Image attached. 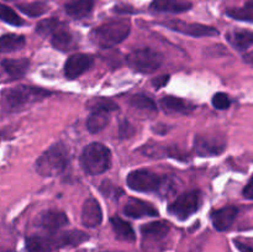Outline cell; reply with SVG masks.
Listing matches in <instances>:
<instances>
[{"label":"cell","instance_id":"obj_26","mask_svg":"<svg viewBox=\"0 0 253 252\" xmlns=\"http://www.w3.org/2000/svg\"><path fill=\"white\" fill-rule=\"evenodd\" d=\"M54 249L52 239L42 236H30L26 239L27 252H51Z\"/></svg>","mask_w":253,"mask_h":252},{"label":"cell","instance_id":"obj_24","mask_svg":"<svg viewBox=\"0 0 253 252\" xmlns=\"http://www.w3.org/2000/svg\"><path fill=\"white\" fill-rule=\"evenodd\" d=\"M26 43V40L21 35L7 34L0 39V51L1 53H10L21 49Z\"/></svg>","mask_w":253,"mask_h":252},{"label":"cell","instance_id":"obj_22","mask_svg":"<svg viewBox=\"0 0 253 252\" xmlns=\"http://www.w3.org/2000/svg\"><path fill=\"white\" fill-rule=\"evenodd\" d=\"M161 108L166 111V113L170 114H187L192 113L194 106L189 105L188 103H185L183 99L175 98V96H165V98L161 99L160 101Z\"/></svg>","mask_w":253,"mask_h":252},{"label":"cell","instance_id":"obj_21","mask_svg":"<svg viewBox=\"0 0 253 252\" xmlns=\"http://www.w3.org/2000/svg\"><path fill=\"white\" fill-rule=\"evenodd\" d=\"M1 67L7 76L11 77L12 79H19L26 74L30 67V61L27 58L2 59Z\"/></svg>","mask_w":253,"mask_h":252},{"label":"cell","instance_id":"obj_4","mask_svg":"<svg viewBox=\"0 0 253 252\" xmlns=\"http://www.w3.org/2000/svg\"><path fill=\"white\" fill-rule=\"evenodd\" d=\"M49 91L35 86L20 85L2 94V103L7 111H19L49 95Z\"/></svg>","mask_w":253,"mask_h":252},{"label":"cell","instance_id":"obj_2","mask_svg":"<svg viewBox=\"0 0 253 252\" xmlns=\"http://www.w3.org/2000/svg\"><path fill=\"white\" fill-rule=\"evenodd\" d=\"M68 165V151L62 142L52 145L44 151L36 161V172L41 177H56L59 175Z\"/></svg>","mask_w":253,"mask_h":252},{"label":"cell","instance_id":"obj_39","mask_svg":"<svg viewBox=\"0 0 253 252\" xmlns=\"http://www.w3.org/2000/svg\"><path fill=\"white\" fill-rule=\"evenodd\" d=\"M246 5H249V6H252L253 7V0H249V1L246 2Z\"/></svg>","mask_w":253,"mask_h":252},{"label":"cell","instance_id":"obj_37","mask_svg":"<svg viewBox=\"0 0 253 252\" xmlns=\"http://www.w3.org/2000/svg\"><path fill=\"white\" fill-rule=\"evenodd\" d=\"M169 81V76H162V77H158L156 78L155 81L152 82V84L155 85V88H162V86L166 85V83Z\"/></svg>","mask_w":253,"mask_h":252},{"label":"cell","instance_id":"obj_1","mask_svg":"<svg viewBox=\"0 0 253 252\" xmlns=\"http://www.w3.org/2000/svg\"><path fill=\"white\" fill-rule=\"evenodd\" d=\"M131 24L126 19H114L96 26L90 32V39L96 46L109 48L123 42L130 35Z\"/></svg>","mask_w":253,"mask_h":252},{"label":"cell","instance_id":"obj_17","mask_svg":"<svg viewBox=\"0 0 253 252\" xmlns=\"http://www.w3.org/2000/svg\"><path fill=\"white\" fill-rule=\"evenodd\" d=\"M96 0H71L64 5L67 15L73 19H83L88 16L95 5Z\"/></svg>","mask_w":253,"mask_h":252},{"label":"cell","instance_id":"obj_30","mask_svg":"<svg viewBox=\"0 0 253 252\" xmlns=\"http://www.w3.org/2000/svg\"><path fill=\"white\" fill-rule=\"evenodd\" d=\"M62 25L63 24H62L59 20L54 19V17H52V19L42 20V21H40L39 24H37L36 32L41 35V36H49V35L52 36V35H53L54 32L62 26Z\"/></svg>","mask_w":253,"mask_h":252},{"label":"cell","instance_id":"obj_27","mask_svg":"<svg viewBox=\"0 0 253 252\" xmlns=\"http://www.w3.org/2000/svg\"><path fill=\"white\" fill-rule=\"evenodd\" d=\"M17 9L30 17H39L41 15L46 14L47 10H48V5L43 1H34L26 2V4H19Z\"/></svg>","mask_w":253,"mask_h":252},{"label":"cell","instance_id":"obj_41","mask_svg":"<svg viewBox=\"0 0 253 252\" xmlns=\"http://www.w3.org/2000/svg\"><path fill=\"white\" fill-rule=\"evenodd\" d=\"M6 252H14V251H6Z\"/></svg>","mask_w":253,"mask_h":252},{"label":"cell","instance_id":"obj_9","mask_svg":"<svg viewBox=\"0 0 253 252\" xmlns=\"http://www.w3.org/2000/svg\"><path fill=\"white\" fill-rule=\"evenodd\" d=\"M226 148V141L220 136L199 135L194 140V150L202 157L219 156Z\"/></svg>","mask_w":253,"mask_h":252},{"label":"cell","instance_id":"obj_31","mask_svg":"<svg viewBox=\"0 0 253 252\" xmlns=\"http://www.w3.org/2000/svg\"><path fill=\"white\" fill-rule=\"evenodd\" d=\"M227 16L231 19L240 20V21H247L253 22V7L246 5L245 7H234V9H229L226 11Z\"/></svg>","mask_w":253,"mask_h":252},{"label":"cell","instance_id":"obj_16","mask_svg":"<svg viewBox=\"0 0 253 252\" xmlns=\"http://www.w3.org/2000/svg\"><path fill=\"white\" fill-rule=\"evenodd\" d=\"M141 232L145 242L162 241L169 232V225L166 221H152L142 225Z\"/></svg>","mask_w":253,"mask_h":252},{"label":"cell","instance_id":"obj_28","mask_svg":"<svg viewBox=\"0 0 253 252\" xmlns=\"http://www.w3.org/2000/svg\"><path fill=\"white\" fill-rule=\"evenodd\" d=\"M88 109L91 111H106V113H111V111L118 110L119 106L111 99L100 96V98H94L90 101H88Z\"/></svg>","mask_w":253,"mask_h":252},{"label":"cell","instance_id":"obj_32","mask_svg":"<svg viewBox=\"0 0 253 252\" xmlns=\"http://www.w3.org/2000/svg\"><path fill=\"white\" fill-rule=\"evenodd\" d=\"M0 16H1L2 21L9 25H12V26H22L24 25V20L11 7L6 6L5 4L0 6Z\"/></svg>","mask_w":253,"mask_h":252},{"label":"cell","instance_id":"obj_11","mask_svg":"<svg viewBox=\"0 0 253 252\" xmlns=\"http://www.w3.org/2000/svg\"><path fill=\"white\" fill-rule=\"evenodd\" d=\"M82 224L85 227H94L99 226L103 221V210H101L100 204L98 200L94 198H88L84 202L83 208H82Z\"/></svg>","mask_w":253,"mask_h":252},{"label":"cell","instance_id":"obj_34","mask_svg":"<svg viewBox=\"0 0 253 252\" xmlns=\"http://www.w3.org/2000/svg\"><path fill=\"white\" fill-rule=\"evenodd\" d=\"M100 190L103 192V194L105 195V197H120L119 194H123V190H120L119 188H116L115 185L113 184V183L110 182H104L103 184H101L100 187Z\"/></svg>","mask_w":253,"mask_h":252},{"label":"cell","instance_id":"obj_5","mask_svg":"<svg viewBox=\"0 0 253 252\" xmlns=\"http://www.w3.org/2000/svg\"><path fill=\"white\" fill-rule=\"evenodd\" d=\"M127 64L136 72L143 74H150L157 71L163 63V56L160 52L143 47V48H136L127 54L126 57Z\"/></svg>","mask_w":253,"mask_h":252},{"label":"cell","instance_id":"obj_10","mask_svg":"<svg viewBox=\"0 0 253 252\" xmlns=\"http://www.w3.org/2000/svg\"><path fill=\"white\" fill-rule=\"evenodd\" d=\"M94 57L86 53L72 54L64 64V74L68 79H76L93 67Z\"/></svg>","mask_w":253,"mask_h":252},{"label":"cell","instance_id":"obj_6","mask_svg":"<svg viewBox=\"0 0 253 252\" xmlns=\"http://www.w3.org/2000/svg\"><path fill=\"white\" fill-rule=\"evenodd\" d=\"M126 182L130 189L142 193H158L163 188L165 178L147 169H136L127 174Z\"/></svg>","mask_w":253,"mask_h":252},{"label":"cell","instance_id":"obj_20","mask_svg":"<svg viewBox=\"0 0 253 252\" xmlns=\"http://www.w3.org/2000/svg\"><path fill=\"white\" fill-rule=\"evenodd\" d=\"M89 239V235L85 232L79 231V230H71V231H64L57 237H53L54 247H64V246H77L82 242L86 241Z\"/></svg>","mask_w":253,"mask_h":252},{"label":"cell","instance_id":"obj_38","mask_svg":"<svg viewBox=\"0 0 253 252\" xmlns=\"http://www.w3.org/2000/svg\"><path fill=\"white\" fill-rule=\"evenodd\" d=\"M235 246L237 247V250H239L240 252H253V247L250 246V245H246L244 244V242L241 241H237V240H235Z\"/></svg>","mask_w":253,"mask_h":252},{"label":"cell","instance_id":"obj_3","mask_svg":"<svg viewBox=\"0 0 253 252\" xmlns=\"http://www.w3.org/2000/svg\"><path fill=\"white\" fill-rule=\"evenodd\" d=\"M81 165L86 174H101L110 168L111 151L103 143H89L82 152Z\"/></svg>","mask_w":253,"mask_h":252},{"label":"cell","instance_id":"obj_35","mask_svg":"<svg viewBox=\"0 0 253 252\" xmlns=\"http://www.w3.org/2000/svg\"><path fill=\"white\" fill-rule=\"evenodd\" d=\"M135 130H133L132 125L128 121L123 120L119 124V136L121 138H128L133 135Z\"/></svg>","mask_w":253,"mask_h":252},{"label":"cell","instance_id":"obj_18","mask_svg":"<svg viewBox=\"0 0 253 252\" xmlns=\"http://www.w3.org/2000/svg\"><path fill=\"white\" fill-rule=\"evenodd\" d=\"M226 40L234 48L245 51L253 46V31L251 30H234L226 34Z\"/></svg>","mask_w":253,"mask_h":252},{"label":"cell","instance_id":"obj_33","mask_svg":"<svg viewBox=\"0 0 253 252\" xmlns=\"http://www.w3.org/2000/svg\"><path fill=\"white\" fill-rule=\"evenodd\" d=\"M211 103L214 108L219 109V110H226L229 109L231 100H230L229 95L225 93H216L211 99Z\"/></svg>","mask_w":253,"mask_h":252},{"label":"cell","instance_id":"obj_14","mask_svg":"<svg viewBox=\"0 0 253 252\" xmlns=\"http://www.w3.org/2000/svg\"><path fill=\"white\" fill-rule=\"evenodd\" d=\"M192 2L185 0H153L150 9L155 12L166 14H182L192 9Z\"/></svg>","mask_w":253,"mask_h":252},{"label":"cell","instance_id":"obj_13","mask_svg":"<svg viewBox=\"0 0 253 252\" xmlns=\"http://www.w3.org/2000/svg\"><path fill=\"white\" fill-rule=\"evenodd\" d=\"M124 214L133 219H140L145 216L155 217L158 216V210L151 203L136 199V198H130L124 208Z\"/></svg>","mask_w":253,"mask_h":252},{"label":"cell","instance_id":"obj_19","mask_svg":"<svg viewBox=\"0 0 253 252\" xmlns=\"http://www.w3.org/2000/svg\"><path fill=\"white\" fill-rule=\"evenodd\" d=\"M63 26L64 25H62V26L52 35L51 43L52 46L56 49H58V51L67 52L74 48V46H76V39H74L73 34Z\"/></svg>","mask_w":253,"mask_h":252},{"label":"cell","instance_id":"obj_15","mask_svg":"<svg viewBox=\"0 0 253 252\" xmlns=\"http://www.w3.org/2000/svg\"><path fill=\"white\" fill-rule=\"evenodd\" d=\"M237 212H239V210L235 207H226L215 210L211 214L212 225L217 231H225V230L231 227L232 222L236 219Z\"/></svg>","mask_w":253,"mask_h":252},{"label":"cell","instance_id":"obj_8","mask_svg":"<svg viewBox=\"0 0 253 252\" xmlns=\"http://www.w3.org/2000/svg\"><path fill=\"white\" fill-rule=\"evenodd\" d=\"M161 25L175 32L193 37H211L219 35V30H216L212 26H207V25L203 24H194V22H184L180 21V20H169V21L161 22Z\"/></svg>","mask_w":253,"mask_h":252},{"label":"cell","instance_id":"obj_40","mask_svg":"<svg viewBox=\"0 0 253 252\" xmlns=\"http://www.w3.org/2000/svg\"><path fill=\"white\" fill-rule=\"evenodd\" d=\"M2 1H15V0H2Z\"/></svg>","mask_w":253,"mask_h":252},{"label":"cell","instance_id":"obj_23","mask_svg":"<svg viewBox=\"0 0 253 252\" xmlns=\"http://www.w3.org/2000/svg\"><path fill=\"white\" fill-rule=\"evenodd\" d=\"M111 226H113L114 232H115L116 237L119 240H123V241H128L133 242L136 240L135 231H133L131 224H128L127 221L123 220L119 216H114L110 219Z\"/></svg>","mask_w":253,"mask_h":252},{"label":"cell","instance_id":"obj_29","mask_svg":"<svg viewBox=\"0 0 253 252\" xmlns=\"http://www.w3.org/2000/svg\"><path fill=\"white\" fill-rule=\"evenodd\" d=\"M130 105L132 108L138 109V110L143 111H157V105L155 101L150 98V96L145 95V94H136L130 99Z\"/></svg>","mask_w":253,"mask_h":252},{"label":"cell","instance_id":"obj_7","mask_svg":"<svg viewBox=\"0 0 253 252\" xmlns=\"http://www.w3.org/2000/svg\"><path fill=\"white\" fill-rule=\"evenodd\" d=\"M202 205V193L199 190H190L183 193L168 207V212L178 220H187L199 210Z\"/></svg>","mask_w":253,"mask_h":252},{"label":"cell","instance_id":"obj_25","mask_svg":"<svg viewBox=\"0 0 253 252\" xmlns=\"http://www.w3.org/2000/svg\"><path fill=\"white\" fill-rule=\"evenodd\" d=\"M109 114L110 113H106V111H91L90 116L86 120V128L89 132L96 133L104 130L110 120Z\"/></svg>","mask_w":253,"mask_h":252},{"label":"cell","instance_id":"obj_12","mask_svg":"<svg viewBox=\"0 0 253 252\" xmlns=\"http://www.w3.org/2000/svg\"><path fill=\"white\" fill-rule=\"evenodd\" d=\"M68 224V217L59 210H46L41 212L37 219V225L46 231L54 232Z\"/></svg>","mask_w":253,"mask_h":252},{"label":"cell","instance_id":"obj_36","mask_svg":"<svg viewBox=\"0 0 253 252\" xmlns=\"http://www.w3.org/2000/svg\"><path fill=\"white\" fill-rule=\"evenodd\" d=\"M244 197L246 198V199L253 200V175L251 177V179L249 180V183L246 184V187L244 188Z\"/></svg>","mask_w":253,"mask_h":252}]
</instances>
